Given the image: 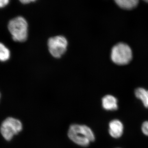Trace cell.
<instances>
[{
  "label": "cell",
  "mask_w": 148,
  "mask_h": 148,
  "mask_svg": "<svg viewBox=\"0 0 148 148\" xmlns=\"http://www.w3.org/2000/svg\"><path fill=\"white\" fill-rule=\"evenodd\" d=\"M68 135L73 143L82 147H87L95 140L92 130L84 125H71L69 127Z\"/></svg>",
  "instance_id": "6da1fadb"
},
{
  "label": "cell",
  "mask_w": 148,
  "mask_h": 148,
  "mask_svg": "<svg viewBox=\"0 0 148 148\" xmlns=\"http://www.w3.org/2000/svg\"><path fill=\"white\" fill-rule=\"evenodd\" d=\"M8 29L14 40L23 42L27 40L28 34V24L24 17L18 16L9 22Z\"/></svg>",
  "instance_id": "7a4b0ae2"
},
{
  "label": "cell",
  "mask_w": 148,
  "mask_h": 148,
  "mask_svg": "<svg viewBox=\"0 0 148 148\" xmlns=\"http://www.w3.org/2000/svg\"><path fill=\"white\" fill-rule=\"evenodd\" d=\"M111 58L112 61L116 65H127L132 59V49L127 44L118 43L112 48Z\"/></svg>",
  "instance_id": "3957f363"
},
{
  "label": "cell",
  "mask_w": 148,
  "mask_h": 148,
  "mask_svg": "<svg viewBox=\"0 0 148 148\" xmlns=\"http://www.w3.org/2000/svg\"><path fill=\"white\" fill-rule=\"evenodd\" d=\"M23 125L19 120L9 117L6 118L1 124L0 132L6 141H10L15 135L22 131Z\"/></svg>",
  "instance_id": "277c9868"
},
{
  "label": "cell",
  "mask_w": 148,
  "mask_h": 148,
  "mask_svg": "<svg viewBox=\"0 0 148 148\" xmlns=\"http://www.w3.org/2000/svg\"><path fill=\"white\" fill-rule=\"evenodd\" d=\"M47 45L51 54L56 58H59L66 52L68 42L64 36L60 35L49 38Z\"/></svg>",
  "instance_id": "5b68a950"
},
{
  "label": "cell",
  "mask_w": 148,
  "mask_h": 148,
  "mask_svg": "<svg viewBox=\"0 0 148 148\" xmlns=\"http://www.w3.org/2000/svg\"><path fill=\"white\" fill-rule=\"evenodd\" d=\"M123 125L119 120L113 119L109 123V133L112 138L115 139L120 138L123 134Z\"/></svg>",
  "instance_id": "8992f818"
},
{
  "label": "cell",
  "mask_w": 148,
  "mask_h": 148,
  "mask_svg": "<svg viewBox=\"0 0 148 148\" xmlns=\"http://www.w3.org/2000/svg\"><path fill=\"white\" fill-rule=\"evenodd\" d=\"M102 105L103 108L107 111H115L118 108L117 99L112 95L104 96L102 99Z\"/></svg>",
  "instance_id": "52a82bcc"
},
{
  "label": "cell",
  "mask_w": 148,
  "mask_h": 148,
  "mask_svg": "<svg viewBox=\"0 0 148 148\" xmlns=\"http://www.w3.org/2000/svg\"><path fill=\"white\" fill-rule=\"evenodd\" d=\"M136 98L142 101L145 108H148V90L143 88H136L135 91Z\"/></svg>",
  "instance_id": "ba28073f"
},
{
  "label": "cell",
  "mask_w": 148,
  "mask_h": 148,
  "mask_svg": "<svg viewBox=\"0 0 148 148\" xmlns=\"http://www.w3.org/2000/svg\"><path fill=\"white\" fill-rule=\"evenodd\" d=\"M115 2L121 8L127 10L135 8L139 3L138 0H116Z\"/></svg>",
  "instance_id": "9c48e42d"
},
{
  "label": "cell",
  "mask_w": 148,
  "mask_h": 148,
  "mask_svg": "<svg viewBox=\"0 0 148 148\" xmlns=\"http://www.w3.org/2000/svg\"><path fill=\"white\" fill-rule=\"evenodd\" d=\"M10 56V52L7 47L0 42V61H5L8 60Z\"/></svg>",
  "instance_id": "30bf717a"
},
{
  "label": "cell",
  "mask_w": 148,
  "mask_h": 148,
  "mask_svg": "<svg viewBox=\"0 0 148 148\" xmlns=\"http://www.w3.org/2000/svg\"><path fill=\"white\" fill-rule=\"evenodd\" d=\"M141 130L144 135L148 136V121L143 123L141 127Z\"/></svg>",
  "instance_id": "8fae6325"
},
{
  "label": "cell",
  "mask_w": 148,
  "mask_h": 148,
  "mask_svg": "<svg viewBox=\"0 0 148 148\" xmlns=\"http://www.w3.org/2000/svg\"><path fill=\"white\" fill-rule=\"evenodd\" d=\"M9 3V0H0V8L4 7Z\"/></svg>",
  "instance_id": "7c38bea8"
},
{
  "label": "cell",
  "mask_w": 148,
  "mask_h": 148,
  "mask_svg": "<svg viewBox=\"0 0 148 148\" xmlns=\"http://www.w3.org/2000/svg\"><path fill=\"white\" fill-rule=\"evenodd\" d=\"M35 1H33V0H22V1H20V2L22 3L27 4L32 2Z\"/></svg>",
  "instance_id": "4fadbf2b"
},
{
  "label": "cell",
  "mask_w": 148,
  "mask_h": 148,
  "mask_svg": "<svg viewBox=\"0 0 148 148\" xmlns=\"http://www.w3.org/2000/svg\"><path fill=\"white\" fill-rule=\"evenodd\" d=\"M145 2L148 3V0H147V1H145Z\"/></svg>",
  "instance_id": "5bb4252c"
},
{
  "label": "cell",
  "mask_w": 148,
  "mask_h": 148,
  "mask_svg": "<svg viewBox=\"0 0 148 148\" xmlns=\"http://www.w3.org/2000/svg\"><path fill=\"white\" fill-rule=\"evenodd\" d=\"M1 93H0V100H1Z\"/></svg>",
  "instance_id": "9a60e30c"
},
{
  "label": "cell",
  "mask_w": 148,
  "mask_h": 148,
  "mask_svg": "<svg viewBox=\"0 0 148 148\" xmlns=\"http://www.w3.org/2000/svg\"></svg>",
  "instance_id": "2e32d148"
}]
</instances>
